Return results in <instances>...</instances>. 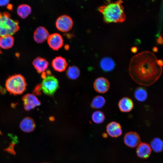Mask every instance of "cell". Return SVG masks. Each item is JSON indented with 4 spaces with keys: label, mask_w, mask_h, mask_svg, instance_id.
<instances>
[{
    "label": "cell",
    "mask_w": 163,
    "mask_h": 163,
    "mask_svg": "<svg viewBox=\"0 0 163 163\" xmlns=\"http://www.w3.org/2000/svg\"><path fill=\"white\" fill-rule=\"evenodd\" d=\"M129 71L130 76L136 83L142 86H149L160 78L162 68L158 63L155 54L150 51H145L132 58Z\"/></svg>",
    "instance_id": "1"
},
{
    "label": "cell",
    "mask_w": 163,
    "mask_h": 163,
    "mask_svg": "<svg viewBox=\"0 0 163 163\" xmlns=\"http://www.w3.org/2000/svg\"><path fill=\"white\" fill-rule=\"evenodd\" d=\"M122 0L115 2L107 1L98 8L103 15V20L107 23L122 22L125 21L126 16Z\"/></svg>",
    "instance_id": "2"
},
{
    "label": "cell",
    "mask_w": 163,
    "mask_h": 163,
    "mask_svg": "<svg viewBox=\"0 0 163 163\" xmlns=\"http://www.w3.org/2000/svg\"><path fill=\"white\" fill-rule=\"evenodd\" d=\"M19 29L18 21L11 18L8 12H0V37L11 36Z\"/></svg>",
    "instance_id": "3"
},
{
    "label": "cell",
    "mask_w": 163,
    "mask_h": 163,
    "mask_svg": "<svg viewBox=\"0 0 163 163\" xmlns=\"http://www.w3.org/2000/svg\"><path fill=\"white\" fill-rule=\"evenodd\" d=\"M27 84L24 77L16 74L9 76L6 80L5 86L7 91L14 95L22 94L25 91Z\"/></svg>",
    "instance_id": "4"
},
{
    "label": "cell",
    "mask_w": 163,
    "mask_h": 163,
    "mask_svg": "<svg viewBox=\"0 0 163 163\" xmlns=\"http://www.w3.org/2000/svg\"><path fill=\"white\" fill-rule=\"evenodd\" d=\"M41 89L45 94L49 96L53 95L59 87L57 79L51 75L46 76L43 78L40 84Z\"/></svg>",
    "instance_id": "5"
},
{
    "label": "cell",
    "mask_w": 163,
    "mask_h": 163,
    "mask_svg": "<svg viewBox=\"0 0 163 163\" xmlns=\"http://www.w3.org/2000/svg\"><path fill=\"white\" fill-rule=\"evenodd\" d=\"M57 29L62 32H66L72 28L73 21L72 18L66 15H63L58 17L56 22Z\"/></svg>",
    "instance_id": "6"
},
{
    "label": "cell",
    "mask_w": 163,
    "mask_h": 163,
    "mask_svg": "<svg viewBox=\"0 0 163 163\" xmlns=\"http://www.w3.org/2000/svg\"><path fill=\"white\" fill-rule=\"evenodd\" d=\"M22 100L26 111H29L41 104L40 101L34 94H26L23 96Z\"/></svg>",
    "instance_id": "7"
},
{
    "label": "cell",
    "mask_w": 163,
    "mask_h": 163,
    "mask_svg": "<svg viewBox=\"0 0 163 163\" xmlns=\"http://www.w3.org/2000/svg\"><path fill=\"white\" fill-rule=\"evenodd\" d=\"M94 88L97 92L104 94L109 90L110 84L109 81L104 77H100L96 78L93 84Z\"/></svg>",
    "instance_id": "8"
},
{
    "label": "cell",
    "mask_w": 163,
    "mask_h": 163,
    "mask_svg": "<svg viewBox=\"0 0 163 163\" xmlns=\"http://www.w3.org/2000/svg\"><path fill=\"white\" fill-rule=\"evenodd\" d=\"M47 40L49 46L53 50H58L63 45V38L60 34L57 33L50 35Z\"/></svg>",
    "instance_id": "9"
},
{
    "label": "cell",
    "mask_w": 163,
    "mask_h": 163,
    "mask_svg": "<svg viewBox=\"0 0 163 163\" xmlns=\"http://www.w3.org/2000/svg\"><path fill=\"white\" fill-rule=\"evenodd\" d=\"M125 144L129 147L134 148L140 143L139 136L136 133L131 132L126 133L124 138Z\"/></svg>",
    "instance_id": "10"
},
{
    "label": "cell",
    "mask_w": 163,
    "mask_h": 163,
    "mask_svg": "<svg viewBox=\"0 0 163 163\" xmlns=\"http://www.w3.org/2000/svg\"><path fill=\"white\" fill-rule=\"evenodd\" d=\"M107 134L111 137H117L122 134V130L120 125L118 123L112 121L109 123L106 127Z\"/></svg>",
    "instance_id": "11"
},
{
    "label": "cell",
    "mask_w": 163,
    "mask_h": 163,
    "mask_svg": "<svg viewBox=\"0 0 163 163\" xmlns=\"http://www.w3.org/2000/svg\"><path fill=\"white\" fill-rule=\"evenodd\" d=\"M49 35L48 31L45 27L40 26L35 30L34 38L37 43H40L47 40Z\"/></svg>",
    "instance_id": "12"
},
{
    "label": "cell",
    "mask_w": 163,
    "mask_h": 163,
    "mask_svg": "<svg viewBox=\"0 0 163 163\" xmlns=\"http://www.w3.org/2000/svg\"><path fill=\"white\" fill-rule=\"evenodd\" d=\"M52 65L55 70L62 72L66 69L67 66V63L64 58L61 56H58L53 60Z\"/></svg>",
    "instance_id": "13"
},
{
    "label": "cell",
    "mask_w": 163,
    "mask_h": 163,
    "mask_svg": "<svg viewBox=\"0 0 163 163\" xmlns=\"http://www.w3.org/2000/svg\"><path fill=\"white\" fill-rule=\"evenodd\" d=\"M118 106L121 112H129L133 109L134 104L131 98L128 97H124L119 101Z\"/></svg>",
    "instance_id": "14"
},
{
    "label": "cell",
    "mask_w": 163,
    "mask_h": 163,
    "mask_svg": "<svg viewBox=\"0 0 163 163\" xmlns=\"http://www.w3.org/2000/svg\"><path fill=\"white\" fill-rule=\"evenodd\" d=\"M152 149L149 145L144 142H141L137 146L136 154L139 158H146L150 155Z\"/></svg>",
    "instance_id": "15"
},
{
    "label": "cell",
    "mask_w": 163,
    "mask_h": 163,
    "mask_svg": "<svg viewBox=\"0 0 163 163\" xmlns=\"http://www.w3.org/2000/svg\"><path fill=\"white\" fill-rule=\"evenodd\" d=\"M33 65L37 72L39 73L45 72L49 66L47 61L43 58L38 57L33 61Z\"/></svg>",
    "instance_id": "16"
},
{
    "label": "cell",
    "mask_w": 163,
    "mask_h": 163,
    "mask_svg": "<svg viewBox=\"0 0 163 163\" xmlns=\"http://www.w3.org/2000/svg\"><path fill=\"white\" fill-rule=\"evenodd\" d=\"M35 126L34 120L29 117H27L23 119L20 124L21 130L26 133H30L34 131Z\"/></svg>",
    "instance_id": "17"
},
{
    "label": "cell",
    "mask_w": 163,
    "mask_h": 163,
    "mask_svg": "<svg viewBox=\"0 0 163 163\" xmlns=\"http://www.w3.org/2000/svg\"><path fill=\"white\" fill-rule=\"evenodd\" d=\"M100 66L102 69L106 72L113 70L115 66V62L113 59L109 57L102 58L100 61Z\"/></svg>",
    "instance_id": "18"
},
{
    "label": "cell",
    "mask_w": 163,
    "mask_h": 163,
    "mask_svg": "<svg viewBox=\"0 0 163 163\" xmlns=\"http://www.w3.org/2000/svg\"><path fill=\"white\" fill-rule=\"evenodd\" d=\"M14 42V37L11 35H7L0 37V47L7 49L11 48Z\"/></svg>",
    "instance_id": "19"
},
{
    "label": "cell",
    "mask_w": 163,
    "mask_h": 163,
    "mask_svg": "<svg viewBox=\"0 0 163 163\" xmlns=\"http://www.w3.org/2000/svg\"><path fill=\"white\" fill-rule=\"evenodd\" d=\"M32 9L28 5L23 4L19 5L17 9L18 15L22 19H25L31 13Z\"/></svg>",
    "instance_id": "20"
},
{
    "label": "cell",
    "mask_w": 163,
    "mask_h": 163,
    "mask_svg": "<svg viewBox=\"0 0 163 163\" xmlns=\"http://www.w3.org/2000/svg\"><path fill=\"white\" fill-rule=\"evenodd\" d=\"M134 96L138 101L143 102L147 99L148 93L145 89L143 87H140L137 88L135 90Z\"/></svg>",
    "instance_id": "21"
},
{
    "label": "cell",
    "mask_w": 163,
    "mask_h": 163,
    "mask_svg": "<svg viewBox=\"0 0 163 163\" xmlns=\"http://www.w3.org/2000/svg\"><path fill=\"white\" fill-rule=\"evenodd\" d=\"M66 75L68 78L71 80H75L80 75V71L76 66H69L66 71Z\"/></svg>",
    "instance_id": "22"
},
{
    "label": "cell",
    "mask_w": 163,
    "mask_h": 163,
    "mask_svg": "<svg viewBox=\"0 0 163 163\" xmlns=\"http://www.w3.org/2000/svg\"><path fill=\"white\" fill-rule=\"evenodd\" d=\"M106 103V100L102 96L98 95L94 97L91 104V106L93 109H99L103 107Z\"/></svg>",
    "instance_id": "23"
},
{
    "label": "cell",
    "mask_w": 163,
    "mask_h": 163,
    "mask_svg": "<svg viewBox=\"0 0 163 163\" xmlns=\"http://www.w3.org/2000/svg\"><path fill=\"white\" fill-rule=\"evenodd\" d=\"M150 146L155 152H160L163 149V142L159 138H155L151 141Z\"/></svg>",
    "instance_id": "24"
},
{
    "label": "cell",
    "mask_w": 163,
    "mask_h": 163,
    "mask_svg": "<svg viewBox=\"0 0 163 163\" xmlns=\"http://www.w3.org/2000/svg\"><path fill=\"white\" fill-rule=\"evenodd\" d=\"M91 117L93 122L97 124L102 123L105 119L104 113L101 111H96L94 112L92 114Z\"/></svg>",
    "instance_id": "25"
},
{
    "label": "cell",
    "mask_w": 163,
    "mask_h": 163,
    "mask_svg": "<svg viewBox=\"0 0 163 163\" xmlns=\"http://www.w3.org/2000/svg\"><path fill=\"white\" fill-rule=\"evenodd\" d=\"M41 91L40 84L37 85L34 90V92L35 93L34 95H40L41 94Z\"/></svg>",
    "instance_id": "26"
},
{
    "label": "cell",
    "mask_w": 163,
    "mask_h": 163,
    "mask_svg": "<svg viewBox=\"0 0 163 163\" xmlns=\"http://www.w3.org/2000/svg\"><path fill=\"white\" fill-rule=\"evenodd\" d=\"M9 0H0V6H3L8 5Z\"/></svg>",
    "instance_id": "27"
},
{
    "label": "cell",
    "mask_w": 163,
    "mask_h": 163,
    "mask_svg": "<svg viewBox=\"0 0 163 163\" xmlns=\"http://www.w3.org/2000/svg\"><path fill=\"white\" fill-rule=\"evenodd\" d=\"M157 43L158 44H162L163 43V39L161 36H160L157 40Z\"/></svg>",
    "instance_id": "28"
},
{
    "label": "cell",
    "mask_w": 163,
    "mask_h": 163,
    "mask_svg": "<svg viewBox=\"0 0 163 163\" xmlns=\"http://www.w3.org/2000/svg\"><path fill=\"white\" fill-rule=\"evenodd\" d=\"M131 51L133 53H136L137 51V48L136 47L133 46L131 48Z\"/></svg>",
    "instance_id": "29"
},
{
    "label": "cell",
    "mask_w": 163,
    "mask_h": 163,
    "mask_svg": "<svg viewBox=\"0 0 163 163\" xmlns=\"http://www.w3.org/2000/svg\"><path fill=\"white\" fill-rule=\"evenodd\" d=\"M7 8L9 10H12L13 8V5L11 4H8L7 6Z\"/></svg>",
    "instance_id": "30"
},
{
    "label": "cell",
    "mask_w": 163,
    "mask_h": 163,
    "mask_svg": "<svg viewBox=\"0 0 163 163\" xmlns=\"http://www.w3.org/2000/svg\"><path fill=\"white\" fill-rule=\"evenodd\" d=\"M153 50L154 52H156L158 51V49L156 47H155L153 48Z\"/></svg>",
    "instance_id": "31"
},
{
    "label": "cell",
    "mask_w": 163,
    "mask_h": 163,
    "mask_svg": "<svg viewBox=\"0 0 163 163\" xmlns=\"http://www.w3.org/2000/svg\"><path fill=\"white\" fill-rule=\"evenodd\" d=\"M103 136L104 137L106 138L107 136V134L106 133H104L103 134Z\"/></svg>",
    "instance_id": "32"
},
{
    "label": "cell",
    "mask_w": 163,
    "mask_h": 163,
    "mask_svg": "<svg viewBox=\"0 0 163 163\" xmlns=\"http://www.w3.org/2000/svg\"><path fill=\"white\" fill-rule=\"evenodd\" d=\"M2 53V52L0 49V54H1Z\"/></svg>",
    "instance_id": "33"
},
{
    "label": "cell",
    "mask_w": 163,
    "mask_h": 163,
    "mask_svg": "<svg viewBox=\"0 0 163 163\" xmlns=\"http://www.w3.org/2000/svg\"></svg>",
    "instance_id": "34"
}]
</instances>
